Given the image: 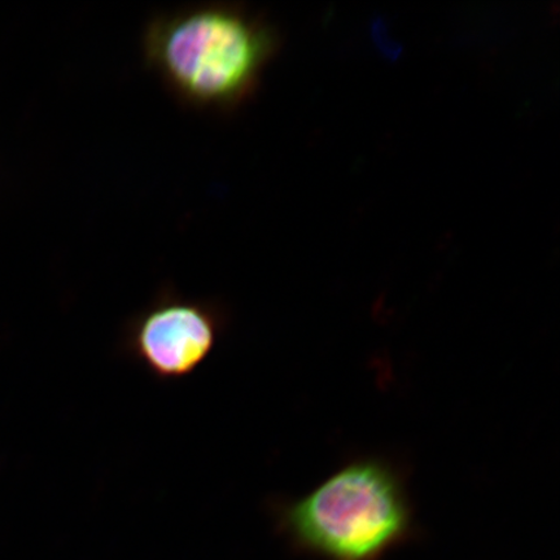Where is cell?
Instances as JSON below:
<instances>
[{"label":"cell","mask_w":560,"mask_h":560,"mask_svg":"<svg viewBox=\"0 0 560 560\" xmlns=\"http://www.w3.org/2000/svg\"><path fill=\"white\" fill-rule=\"evenodd\" d=\"M140 45L147 68L175 101L228 115L257 93L279 35L241 4L209 3L158 13Z\"/></svg>","instance_id":"obj_1"},{"label":"cell","mask_w":560,"mask_h":560,"mask_svg":"<svg viewBox=\"0 0 560 560\" xmlns=\"http://www.w3.org/2000/svg\"><path fill=\"white\" fill-rule=\"evenodd\" d=\"M272 511L292 548L322 560H383L417 530L401 470L377 457L350 460Z\"/></svg>","instance_id":"obj_2"},{"label":"cell","mask_w":560,"mask_h":560,"mask_svg":"<svg viewBox=\"0 0 560 560\" xmlns=\"http://www.w3.org/2000/svg\"><path fill=\"white\" fill-rule=\"evenodd\" d=\"M228 320L217 301L164 289L126 324L125 352L159 381L185 380L214 352Z\"/></svg>","instance_id":"obj_3"}]
</instances>
